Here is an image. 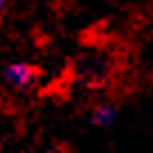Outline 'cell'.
<instances>
[{
    "mask_svg": "<svg viewBox=\"0 0 153 153\" xmlns=\"http://www.w3.org/2000/svg\"><path fill=\"white\" fill-rule=\"evenodd\" d=\"M5 5H7V0H0V18H2V14H5Z\"/></svg>",
    "mask_w": 153,
    "mask_h": 153,
    "instance_id": "obj_3",
    "label": "cell"
},
{
    "mask_svg": "<svg viewBox=\"0 0 153 153\" xmlns=\"http://www.w3.org/2000/svg\"><path fill=\"white\" fill-rule=\"evenodd\" d=\"M115 120V108L110 104H99L95 110H92V122L99 126H106Z\"/></svg>",
    "mask_w": 153,
    "mask_h": 153,
    "instance_id": "obj_2",
    "label": "cell"
},
{
    "mask_svg": "<svg viewBox=\"0 0 153 153\" xmlns=\"http://www.w3.org/2000/svg\"><path fill=\"white\" fill-rule=\"evenodd\" d=\"M34 79H36V72L27 63H11L5 70V81L16 90H27L34 83Z\"/></svg>",
    "mask_w": 153,
    "mask_h": 153,
    "instance_id": "obj_1",
    "label": "cell"
}]
</instances>
